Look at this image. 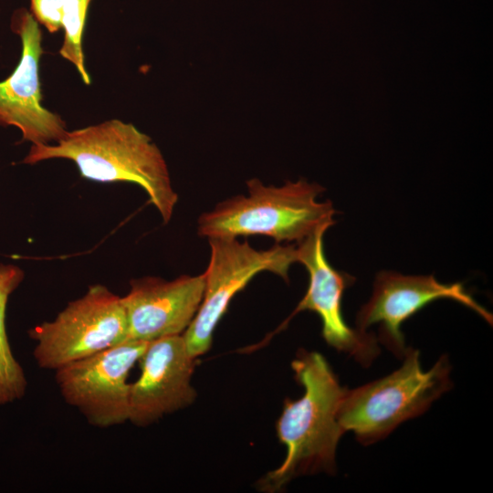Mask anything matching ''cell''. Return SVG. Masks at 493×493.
<instances>
[{
    "label": "cell",
    "mask_w": 493,
    "mask_h": 493,
    "mask_svg": "<svg viewBox=\"0 0 493 493\" xmlns=\"http://www.w3.org/2000/svg\"><path fill=\"white\" fill-rule=\"evenodd\" d=\"M72 161L83 178L100 183H132L141 186L166 224L178 195L164 158L152 139L131 123L112 119L67 131L56 144H32L23 163L49 159Z\"/></svg>",
    "instance_id": "obj_1"
},
{
    "label": "cell",
    "mask_w": 493,
    "mask_h": 493,
    "mask_svg": "<svg viewBox=\"0 0 493 493\" xmlns=\"http://www.w3.org/2000/svg\"><path fill=\"white\" fill-rule=\"evenodd\" d=\"M291 367L304 393L284 403L277 434L287 454L283 463L261 480L260 488L267 491H277L298 476L334 473L337 445L345 433L338 411L347 388L341 386L324 356L301 350Z\"/></svg>",
    "instance_id": "obj_2"
},
{
    "label": "cell",
    "mask_w": 493,
    "mask_h": 493,
    "mask_svg": "<svg viewBox=\"0 0 493 493\" xmlns=\"http://www.w3.org/2000/svg\"><path fill=\"white\" fill-rule=\"evenodd\" d=\"M248 194L236 195L215 205L198 219L202 236H267L278 244L304 240L335 224L331 202H319L324 188L306 180L267 186L258 179L246 182Z\"/></svg>",
    "instance_id": "obj_3"
},
{
    "label": "cell",
    "mask_w": 493,
    "mask_h": 493,
    "mask_svg": "<svg viewBox=\"0 0 493 493\" xmlns=\"http://www.w3.org/2000/svg\"><path fill=\"white\" fill-rule=\"evenodd\" d=\"M402 366L391 374L346 390L338 420L344 432L369 446L386 437L403 422L425 413L452 387L451 365L443 355L423 371L419 351L408 348Z\"/></svg>",
    "instance_id": "obj_4"
},
{
    "label": "cell",
    "mask_w": 493,
    "mask_h": 493,
    "mask_svg": "<svg viewBox=\"0 0 493 493\" xmlns=\"http://www.w3.org/2000/svg\"><path fill=\"white\" fill-rule=\"evenodd\" d=\"M210 259L204 273L205 291L197 313L182 334L189 353L197 358L211 347L215 327L234 296L262 271L288 280V269L297 262L295 245L276 244L257 250L247 241L232 237L208 238Z\"/></svg>",
    "instance_id": "obj_5"
},
{
    "label": "cell",
    "mask_w": 493,
    "mask_h": 493,
    "mask_svg": "<svg viewBox=\"0 0 493 493\" xmlns=\"http://www.w3.org/2000/svg\"><path fill=\"white\" fill-rule=\"evenodd\" d=\"M36 341L33 354L39 367L57 370L128 339L121 298L103 285L90 286L69 302L55 320L29 331Z\"/></svg>",
    "instance_id": "obj_6"
},
{
    "label": "cell",
    "mask_w": 493,
    "mask_h": 493,
    "mask_svg": "<svg viewBox=\"0 0 493 493\" xmlns=\"http://www.w3.org/2000/svg\"><path fill=\"white\" fill-rule=\"evenodd\" d=\"M147 344L125 341L57 369L56 382L62 397L92 425L105 428L128 421V376Z\"/></svg>",
    "instance_id": "obj_7"
},
{
    "label": "cell",
    "mask_w": 493,
    "mask_h": 493,
    "mask_svg": "<svg viewBox=\"0 0 493 493\" xmlns=\"http://www.w3.org/2000/svg\"><path fill=\"white\" fill-rule=\"evenodd\" d=\"M440 299L457 301L473 309L492 325V314L478 304L462 283L444 284L434 276H406L394 271L377 274L372 295L358 311L356 329L362 332L380 323L377 340L396 357L403 358L408 348L402 324L421 309Z\"/></svg>",
    "instance_id": "obj_8"
},
{
    "label": "cell",
    "mask_w": 493,
    "mask_h": 493,
    "mask_svg": "<svg viewBox=\"0 0 493 493\" xmlns=\"http://www.w3.org/2000/svg\"><path fill=\"white\" fill-rule=\"evenodd\" d=\"M11 28L20 37L22 52L12 74L0 81V125L18 128L23 140L32 144L57 142L68 131L62 118L42 104L39 24L29 11L18 9L12 16Z\"/></svg>",
    "instance_id": "obj_9"
},
{
    "label": "cell",
    "mask_w": 493,
    "mask_h": 493,
    "mask_svg": "<svg viewBox=\"0 0 493 493\" xmlns=\"http://www.w3.org/2000/svg\"><path fill=\"white\" fill-rule=\"evenodd\" d=\"M327 230L320 228L297 243V262L305 266L309 282L304 297L284 325L297 313L311 310L320 316L321 334L330 346L368 366L380 353L378 340L373 333L351 329L343 318L342 296L355 278L335 269L326 259L323 236Z\"/></svg>",
    "instance_id": "obj_10"
},
{
    "label": "cell",
    "mask_w": 493,
    "mask_h": 493,
    "mask_svg": "<svg viewBox=\"0 0 493 493\" xmlns=\"http://www.w3.org/2000/svg\"><path fill=\"white\" fill-rule=\"evenodd\" d=\"M195 360L182 334L148 342L139 360L140 377L131 383L128 421L147 425L192 404L196 396L191 384Z\"/></svg>",
    "instance_id": "obj_11"
},
{
    "label": "cell",
    "mask_w": 493,
    "mask_h": 493,
    "mask_svg": "<svg viewBox=\"0 0 493 493\" xmlns=\"http://www.w3.org/2000/svg\"><path fill=\"white\" fill-rule=\"evenodd\" d=\"M204 291V274L184 275L171 281L157 277L131 280L129 293L121 298L127 341L150 342L181 335L197 313Z\"/></svg>",
    "instance_id": "obj_12"
},
{
    "label": "cell",
    "mask_w": 493,
    "mask_h": 493,
    "mask_svg": "<svg viewBox=\"0 0 493 493\" xmlns=\"http://www.w3.org/2000/svg\"><path fill=\"white\" fill-rule=\"evenodd\" d=\"M24 271L15 265L0 264V404L21 399L27 382L23 368L15 358L5 328V309L9 296L24 279Z\"/></svg>",
    "instance_id": "obj_13"
},
{
    "label": "cell",
    "mask_w": 493,
    "mask_h": 493,
    "mask_svg": "<svg viewBox=\"0 0 493 493\" xmlns=\"http://www.w3.org/2000/svg\"><path fill=\"white\" fill-rule=\"evenodd\" d=\"M91 2L92 0H66L61 19L64 40L59 55L74 65L86 85H89L91 80L85 67L82 38Z\"/></svg>",
    "instance_id": "obj_14"
},
{
    "label": "cell",
    "mask_w": 493,
    "mask_h": 493,
    "mask_svg": "<svg viewBox=\"0 0 493 493\" xmlns=\"http://www.w3.org/2000/svg\"><path fill=\"white\" fill-rule=\"evenodd\" d=\"M66 0H30V13L49 33L61 28L63 6Z\"/></svg>",
    "instance_id": "obj_15"
}]
</instances>
